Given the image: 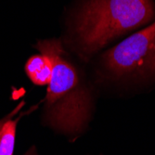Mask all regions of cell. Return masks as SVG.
Segmentation results:
<instances>
[{"label": "cell", "instance_id": "cell-1", "mask_svg": "<svg viewBox=\"0 0 155 155\" xmlns=\"http://www.w3.org/2000/svg\"><path fill=\"white\" fill-rule=\"evenodd\" d=\"M155 20L153 0H87L75 21L82 51L92 55Z\"/></svg>", "mask_w": 155, "mask_h": 155}, {"label": "cell", "instance_id": "cell-2", "mask_svg": "<svg viewBox=\"0 0 155 155\" xmlns=\"http://www.w3.org/2000/svg\"><path fill=\"white\" fill-rule=\"evenodd\" d=\"M35 47L48 58L52 66L46 96L48 122L60 131H80L90 117L89 91L84 86L74 66L67 60L60 40H41Z\"/></svg>", "mask_w": 155, "mask_h": 155}, {"label": "cell", "instance_id": "cell-3", "mask_svg": "<svg viewBox=\"0 0 155 155\" xmlns=\"http://www.w3.org/2000/svg\"><path fill=\"white\" fill-rule=\"evenodd\" d=\"M101 63L112 78H154L155 20L103 53Z\"/></svg>", "mask_w": 155, "mask_h": 155}, {"label": "cell", "instance_id": "cell-4", "mask_svg": "<svg viewBox=\"0 0 155 155\" xmlns=\"http://www.w3.org/2000/svg\"><path fill=\"white\" fill-rule=\"evenodd\" d=\"M25 72L36 86H48L52 75V66L48 57L43 54L34 55L25 64Z\"/></svg>", "mask_w": 155, "mask_h": 155}, {"label": "cell", "instance_id": "cell-5", "mask_svg": "<svg viewBox=\"0 0 155 155\" xmlns=\"http://www.w3.org/2000/svg\"><path fill=\"white\" fill-rule=\"evenodd\" d=\"M21 118V115L15 120H11L10 118L4 124L0 137V155H13L17 124Z\"/></svg>", "mask_w": 155, "mask_h": 155}, {"label": "cell", "instance_id": "cell-6", "mask_svg": "<svg viewBox=\"0 0 155 155\" xmlns=\"http://www.w3.org/2000/svg\"><path fill=\"white\" fill-rule=\"evenodd\" d=\"M24 101H21L17 107H15V109H14L10 114H8L7 116H5L4 118H2L1 120H0V137H1V133H2V128H3V125H4V124L8 120V119H10L12 116H14L15 114H17L18 112L20 111V110L21 109V107H23L24 106Z\"/></svg>", "mask_w": 155, "mask_h": 155}, {"label": "cell", "instance_id": "cell-7", "mask_svg": "<svg viewBox=\"0 0 155 155\" xmlns=\"http://www.w3.org/2000/svg\"><path fill=\"white\" fill-rule=\"evenodd\" d=\"M24 155H37V152H36V150H35V148L33 147L32 149H30L29 150H28Z\"/></svg>", "mask_w": 155, "mask_h": 155}]
</instances>
